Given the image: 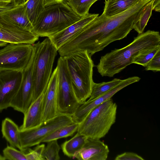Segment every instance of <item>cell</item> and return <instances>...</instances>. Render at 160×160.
Masks as SVG:
<instances>
[{"mask_svg": "<svg viewBox=\"0 0 160 160\" xmlns=\"http://www.w3.org/2000/svg\"><path fill=\"white\" fill-rule=\"evenodd\" d=\"M22 76L20 71H0V112L10 107L20 85Z\"/></svg>", "mask_w": 160, "mask_h": 160, "instance_id": "cell-12", "label": "cell"}, {"mask_svg": "<svg viewBox=\"0 0 160 160\" xmlns=\"http://www.w3.org/2000/svg\"><path fill=\"white\" fill-rule=\"evenodd\" d=\"M79 124L74 123L62 127L49 134L41 142H48L50 141L72 136L78 129Z\"/></svg>", "mask_w": 160, "mask_h": 160, "instance_id": "cell-23", "label": "cell"}, {"mask_svg": "<svg viewBox=\"0 0 160 160\" xmlns=\"http://www.w3.org/2000/svg\"><path fill=\"white\" fill-rule=\"evenodd\" d=\"M99 15L88 13L62 31L48 38L57 50Z\"/></svg>", "mask_w": 160, "mask_h": 160, "instance_id": "cell-16", "label": "cell"}, {"mask_svg": "<svg viewBox=\"0 0 160 160\" xmlns=\"http://www.w3.org/2000/svg\"><path fill=\"white\" fill-rule=\"evenodd\" d=\"M115 160H144L142 157L137 154L126 152L118 155Z\"/></svg>", "mask_w": 160, "mask_h": 160, "instance_id": "cell-32", "label": "cell"}, {"mask_svg": "<svg viewBox=\"0 0 160 160\" xmlns=\"http://www.w3.org/2000/svg\"><path fill=\"white\" fill-rule=\"evenodd\" d=\"M87 138L85 136L77 132L72 138L62 144L64 154L70 158H74L75 154L83 147Z\"/></svg>", "mask_w": 160, "mask_h": 160, "instance_id": "cell-22", "label": "cell"}, {"mask_svg": "<svg viewBox=\"0 0 160 160\" xmlns=\"http://www.w3.org/2000/svg\"><path fill=\"white\" fill-rule=\"evenodd\" d=\"M28 17L32 25L45 8L44 0H27L25 3Z\"/></svg>", "mask_w": 160, "mask_h": 160, "instance_id": "cell-24", "label": "cell"}, {"mask_svg": "<svg viewBox=\"0 0 160 160\" xmlns=\"http://www.w3.org/2000/svg\"><path fill=\"white\" fill-rule=\"evenodd\" d=\"M6 159L3 156L0 154V160H5Z\"/></svg>", "mask_w": 160, "mask_h": 160, "instance_id": "cell-39", "label": "cell"}, {"mask_svg": "<svg viewBox=\"0 0 160 160\" xmlns=\"http://www.w3.org/2000/svg\"><path fill=\"white\" fill-rule=\"evenodd\" d=\"M3 12L0 13V40L11 44H31L38 40L36 34L21 27Z\"/></svg>", "mask_w": 160, "mask_h": 160, "instance_id": "cell-10", "label": "cell"}, {"mask_svg": "<svg viewBox=\"0 0 160 160\" xmlns=\"http://www.w3.org/2000/svg\"><path fill=\"white\" fill-rule=\"evenodd\" d=\"M141 78L138 76H133L122 80L115 87L99 97L90 101H86L81 105L72 116L74 122L81 123L89 112L94 108L110 99L117 92L134 83L138 82Z\"/></svg>", "mask_w": 160, "mask_h": 160, "instance_id": "cell-13", "label": "cell"}, {"mask_svg": "<svg viewBox=\"0 0 160 160\" xmlns=\"http://www.w3.org/2000/svg\"><path fill=\"white\" fill-rule=\"evenodd\" d=\"M33 50V44L9 43L0 49V71L22 72L29 64Z\"/></svg>", "mask_w": 160, "mask_h": 160, "instance_id": "cell-9", "label": "cell"}, {"mask_svg": "<svg viewBox=\"0 0 160 160\" xmlns=\"http://www.w3.org/2000/svg\"><path fill=\"white\" fill-rule=\"evenodd\" d=\"M57 107L58 114L72 116L82 105L75 94L65 57L58 59Z\"/></svg>", "mask_w": 160, "mask_h": 160, "instance_id": "cell-7", "label": "cell"}, {"mask_svg": "<svg viewBox=\"0 0 160 160\" xmlns=\"http://www.w3.org/2000/svg\"><path fill=\"white\" fill-rule=\"evenodd\" d=\"M19 131V128L10 118H6L2 121L1 132L3 138L11 146L22 151L20 142Z\"/></svg>", "mask_w": 160, "mask_h": 160, "instance_id": "cell-18", "label": "cell"}, {"mask_svg": "<svg viewBox=\"0 0 160 160\" xmlns=\"http://www.w3.org/2000/svg\"><path fill=\"white\" fill-rule=\"evenodd\" d=\"M2 152L6 160H27L26 153L23 151L18 150L11 146H7Z\"/></svg>", "mask_w": 160, "mask_h": 160, "instance_id": "cell-29", "label": "cell"}, {"mask_svg": "<svg viewBox=\"0 0 160 160\" xmlns=\"http://www.w3.org/2000/svg\"><path fill=\"white\" fill-rule=\"evenodd\" d=\"M35 51L32 77L33 98L35 100L46 89L52 72L58 50L49 38L33 44Z\"/></svg>", "mask_w": 160, "mask_h": 160, "instance_id": "cell-6", "label": "cell"}, {"mask_svg": "<svg viewBox=\"0 0 160 160\" xmlns=\"http://www.w3.org/2000/svg\"><path fill=\"white\" fill-rule=\"evenodd\" d=\"M66 0L68 5L78 15L82 17L89 13V9L94 3L100 0Z\"/></svg>", "mask_w": 160, "mask_h": 160, "instance_id": "cell-26", "label": "cell"}, {"mask_svg": "<svg viewBox=\"0 0 160 160\" xmlns=\"http://www.w3.org/2000/svg\"><path fill=\"white\" fill-rule=\"evenodd\" d=\"M58 84V69L56 67L52 72L45 92L43 122L58 114L57 107Z\"/></svg>", "mask_w": 160, "mask_h": 160, "instance_id": "cell-15", "label": "cell"}, {"mask_svg": "<svg viewBox=\"0 0 160 160\" xmlns=\"http://www.w3.org/2000/svg\"><path fill=\"white\" fill-rule=\"evenodd\" d=\"M42 154L44 160H58L60 159L59 151L60 147L57 140H52L48 142Z\"/></svg>", "mask_w": 160, "mask_h": 160, "instance_id": "cell-27", "label": "cell"}, {"mask_svg": "<svg viewBox=\"0 0 160 160\" xmlns=\"http://www.w3.org/2000/svg\"><path fill=\"white\" fill-rule=\"evenodd\" d=\"M65 0L45 7L33 25L32 32L39 37H49L80 19Z\"/></svg>", "mask_w": 160, "mask_h": 160, "instance_id": "cell-3", "label": "cell"}, {"mask_svg": "<svg viewBox=\"0 0 160 160\" xmlns=\"http://www.w3.org/2000/svg\"><path fill=\"white\" fill-rule=\"evenodd\" d=\"M26 0H12V4L15 6H18L25 3Z\"/></svg>", "mask_w": 160, "mask_h": 160, "instance_id": "cell-37", "label": "cell"}, {"mask_svg": "<svg viewBox=\"0 0 160 160\" xmlns=\"http://www.w3.org/2000/svg\"><path fill=\"white\" fill-rule=\"evenodd\" d=\"M33 50L31 60L27 67L22 72L20 85L10 104L11 107L23 114L32 102V73L35 56V49L33 46Z\"/></svg>", "mask_w": 160, "mask_h": 160, "instance_id": "cell-11", "label": "cell"}, {"mask_svg": "<svg viewBox=\"0 0 160 160\" xmlns=\"http://www.w3.org/2000/svg\"><path fill=\"white\" fill-rule=\"evenodd\" d=\"M64 0H44L45 7Z\"/></svg>", "mask_w": 160, "mask_h": 160, "instance_id": "cell-36", "label": "cell"}, {"mask_svg": "<svg viewBox=\"0 0 160 160\" xmlns=\"http://www.w3.org/2000/svg\"><path fill=\"white\" fill-rule=\"evenodd\" d=\"M17 6L14 5L12 4L7 6L0 7V13L6 12Z\"/></svg>", "mask_w": 160, "mask_h": 160, "instance_id": "cell-33", "label": "cell"}, {"mask_svg": "<svg viewBox=\"0 0 160 160\" xmlns=\"http://www.w3.org/2000/svg\"><path fill=\"white\" fill-rule=\"evenodd\" d=\"M3 13L21 27L32 31L33 27L28 18L24 3L4 12Z\"/></svg>", "mask_w": 160, "mask_h": 160, "instance_id": "cell-20", "label": "cell"}, {"mask_svg": "<svg viewBox=\"0 0 160 160\" xmlns=\"http://www.w3.org/2000/svg\"><path fill=\"white\" fill-rule=\"evenodd\" d=\"M109 152L108 146L103 142L87 137L83 147L74 158L79 160H106Z\"/></svg>", "mask_w": 160, "mask_h": 160, "instance_id": "cell-14", "label": "cell"}, {"mask_svg": "<svg viewBox=\"0 0 160 160\" xmlns=\"http://www.w3.org/2000/svg\"><path fill=\"white\" fill-rule=\"evenodd\" d=\"M91 56L84 51L65 57L75 94L81 104L90 96L94 83V65Z\"/></svg>", "mask_w": 160, "mask_h": 160, "instance_id": "cell-4", "label": "cell"}, {"mask_svg": "<svg viewBox=\"0 0 160 160\" xmlns=\"http://www.w3.org/2000/svg\"><path fill=\"white\" fill-rule=\"evenodd\" d=\"M8 43L7 42L0 40V47L6 46Z\"/></svg>", "mask_w": 160, "mask_h": 160, "instance_id": "cell-38", "label": "cell"}, {"mask_svg": "<svg viewBox=\"0 0 160 160\" xmlns=\"http://www.w3.org/2000/svg\"><path fill=\"white\" fill-rule=\"evenodd\" d=\"M46 89L32 103L24 114L23 122L19 128L20 130L36 127L41 125L43 122L45 92Z\"/></svg>", "mask_w": 160, "mask_h": 160, "instance_id": "cell-17", "label": "cell"}, {"mask_svg": "<svg viewBox=\"0 0 160 160\" xmlns=\"http://www.w3.org/2000/svg\"><path fill=\"white\" fill-rule=\"evenodd\" d=\"M12 3V0H0V7L7 6Z\"/></svg>", "mask_w": 160, "mask_h": 160, "instance_id": "cell-35", "label": "cell"}, {"mask_svg": "<svg viewBox=\"0 0 160 160\" xmlns=\"http://www.w3.org/2000/svg\"><path fill=\"white\" fill-rule=\"evenodd\" d=\"M160 0H155L153 4V10L159 12L160 10Z\"/></svg>", "mask_w": 160, "mask_h": 160, "instance_id": "cell-34", "label": "cell"}, {"mask_svg": "<svg viewBox=\"0 0 160 160\" xmlns=\"http://www.w3.org/2000/svg\"><path fill=\"white\" fill-rule=\"evenodd\" d=\"M45 148L44 144L38 145L33 150L30 149L28 152L26 153L27 160H44L42 156Z\"/></svg>", "mask_w": 160, "mask_h": 160, "instance_id": "cell-30", "label": "cell"}, {"mask_svg": "<svg viewBox=\"0 0 160 160\" xmlns=\"http://www.w3.org/2000/svg\"><path fill=\"white\" fill-rule=\"evenodd\" d=\"M159 49L160 45L152 47L144 50L134 58L132 63L145 67Z\"/></svg>", "mask_w": 160, "mask_h": 160, "instance_id": "cell-28", "label": "cell"}, {"mask_svg": "<svg viewBox=\"0 0 160 160\" xmlns=\"http://www.w3.org/2000/svg\"><path fill=\"white\" fill-rule=\"evenodd\" d=\"M140 0H105L102 14L107 17L121 13L133 6Z\"/></svg>", "mask_w": 160, "mask_h": 160, "instance_id": "cell-19", "label": "cell"}, {"mask_svg": "<svg viewBox=\"0 0 160 160\" xmlns=\"http://www.w3.org/2000/svg\"><path fill=\"white\" fill-rule=\"evenodd\" d=\"M145 67L146 70L156 72L160 71V49L158 51Z\"/></svg>", "mask_w": 160, "mask_h": 160, "instance_id": "cell-31", "label": "cell"}, {"mask_svg": "<svg viewBox=\"0 0 160 160\" xmlns=\"http://www.w3.org/2000/svg\"><path fill=\"white\" fill-rule=\"evenodd\" d=\"M74 123L72 116L59 114L43 122L37 127L24 130L19 129L20 142L22 151L39 144L45 138L57 129Z\"/></svg>", "mask_w": 160, "mask_h": 160, "instance_id": "cell-8", "label": "cell"}, {"mask_svg": "<svg viewBox=\"0 0 160 160\" xmlns=\"http://www.w3.org/2000/svg\"><path fill=\"white\" fill-rule=\"evenodd\" d=\"M151 0H140L126 11L112 16H98L58 50L65 57L86 51L91 56L110 43L126 37L132 29L135 17L141 8Z\"/></svg>", "mask_w": 160, "mask_h": 160, "instance_id": "cell-1", "label": "cell"}, {"mask_svg": "<svg viewBox=\"0 0 160 160\" xmlns=\"http://www.w3.org/2000/svg\"><path fill=\"white\" fill-rule=\"evenodd\" d=\"M122 80L114 78L111 81L100 83L94 82L89 101L94 99L108 92L118 85Z\"/></svg>", "mask_w": 160, "mask_h": 160, "instance_id": "cell-25", "label": "cell"}, {"mask_svg": "<svg viewBox=\"0 0 160 160\" xmlns=\"http://www.w3.org/2000/svg\"><path fill=\"white\" fill-rule=\"evenodd\" d=\"M155 0H151L143 6L136 15L132 24V29L138 34L143 32L144 28L152 14Z\"/></svg>", "mask_w": 160, "mask_h": 160, "instance_id": "cell-21", "label": "cell"}, {"mask_svg": "<svg viewBox=\"0 0 160 160\" xmlns=\"http://www.w3.org/2000/svg\"><path fill=\"white\" fill-rule=\"evenodd\" d=\"M160 45L159 32L148 30L139 34L125 47L115 49L101 57L97 66L102 77H112L132 63L134 58L144 50Z\"/></svg>", "mask_w": 160, "mask_h": 160, "instance_id": "cell-2", "label": "cell"}, {"mask_svg": "<svg viewBox=\"0 0 160 160\" xmlns=\"http://www.w3.org/2000/svg\"><path fill=\"white\" fill-rule=\"evenodd\" d=\"M117 105L112 98L92 109L79 124L77 132L88 138L100 139L115 123Z\"/></svg>", "mask_w": 160, "mask_h": 160, "instance_id": "cell-5", "label": "cell"}]
</instances>
